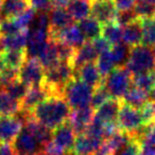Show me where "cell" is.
<instances>
[{"label": "cell", "mask_w": 155, "mask_h": 155, "mask_svg": "<svg viewBox=\"0 0 155 155\" xmlns=\"http://www.w3.org/2000/svg\"><path fill=\"white\" fill-rule=\"evenodd\" d=\"M70 106L63 96H50L31 112L32 117L47 129L53 131L68 121Z\"/></svg>", "instance_id": "cell-1"}, {"label": "cell", "mask_w": 155, "mask_h": 155, "mask_svg": "<svg viewBox=\"0 0 155 155\" xmlns=\"http://www.w3.org/2000/svg\"><path fill=\"white\" fill-rule=\"evenodd\" d=\"M94 88L85 84L78 78H73L64 87L63 97L72 110L89 106Z\"/></svg>", "instance_id": "cell-2"}, {"label": "cell", "mask_w": 155, "mask_h": 155, "mask_svg": "<svg viewBox=\"0 0 155 155\" xmlns=\"http://www.w3.org/2000/svg\"><path fill=\"white\" fill-rule=\"evenodd\" d=\"M103 85L113 99L120 100L132 86V73L125 66L116 67L106 78Z\"/></svg>", "instance_id": "cell-3"}, {"label": "cell", "mask_w": 155, "mask_h": 155, "mask_svg": "<svg viewBox=\"0 0 155 155\" xmlns=\"http://www.w3.org/2000/svg\"><path fill=\"white\" fill-rule=\"evenodd\" d=\"M125 67L132 75L154 70L155 63L152 49L143 45H138L130 49V55Z\"/></svg>", "instance_id": "cell-4"}, {"label": "cell", "mask_w": 155, "mask_h": 155, "mask_svg": "<svg viewBox=\"0 0 155 155\" xmlns=\"http://www.w3.org/2000/svg\"><path fill=\"white\" fill-rule=\"evenodd\" d=\"M116 123L120 131L127 133L130 136L135 134L138 130H140L143 127L140 110L123 103L120 106V110H119L118 116L116 119Z\"/></svg>", "instance_id": "cell-5"}, {"label": "cell", "mask_w": 155, "mask_h": 155, "mask_svg": "<svg viewBox=\"0 0 155 155\" xmlns=\"http://www.w3.org/2000/svg\"><path fill=\"white\" fill-rule=\"evenodd\" d=\"M45 70L37 58H26L19 68L18 80L28 87L41 86L44 82Z\"/></svg>", "instance_id": "cell-6"}, {"label": "cell", "mask_w": 155, "mask_h": 155, "mask_svg": "<svg viewBox=\"0 0 155 155\" xmlns=\"http://www.w3.org/2000/svg\"><path fill=\"white\" fill-rule=\"evenodd\" d=\"M12 146L16 155H35L41 151V144L26 127L21 129L19 134L13 140Z\"/></svg>", "instance_id": "cell-7"}, {"label": "cell", "mask_w": 155, "mask_h": 155, "mask_svg": "<svg viewBox=\"0 0 155 155\" xmlns=\"http://www.w3.org/2000/svg\"><path fill=\"white\" fill-rule=\"evenodd\" d=\"M95 116V110L91 106L71 110L69 114L68 123L71 125L75 135H81L86 132L87 127L91 123Z\"/></svg>", "instance_id": "cell-8"}, {"label": "cell", "mask_w": 155, "mask_h": 155, "mask_svg": "<svg viewBox=\"0 0 155 155\" xmlns=\"http://www.w3.org/2000/svg\"><path fill=\"white\" fill-rule=\"evenodd\" d=\"M49 38L53 39L55 41H62L64 44H67L70 47L74 48L75 50L78 48H80L86 41L78 25L75 24L70 25V26L66 27L65 29L58 31V32L49 33Z\"/></svg>", "instance_id": "cell-9"}, {"label": "cell", "mask_w": 155, "mask_h": 155, "mask_svg": "<svg viewBox=\"0 0 155 155\" xmlns=\"http://www.w3.org/2000/svg\"><path fill=\"white\" fill-rule=\"evenodd\" d=\"M117 12L112 0H94L91 16L103 25L116 21Z\"/></svg>", "instance_id": "cell-10"}, {"label": "cell", "mask_w": 155, "mask_h": 155, "mask_svg": "<svg viewBox=\"0 0 155 155\" xmlns=\"http://www.w3.org/2000/svg\"><path fill=\"white\" fill-rule=\"evenodd\" d=\"M49 41V33L43 30H30L29 29L28 41L26 46L27 58H37Z\"/></svg>", "instance_id": "cell-11"}, {"label": "cell", "mask_w": 155, "mask_h": 155, "mask_svg": "<svg viewBox=\"0 0 155 155\" xmlns=\"http://www.w3.org/2000/svg\"><path fill=\"white\" fill-rule=\"evenodd\" d=\"M103 140L91 137L87 134L77 135L74 143L69 153L74 155H94L101 147Z\"/></svg>", "instance_id": "cell-12"}, {"label": "cell", "mask_w": 155, "mask_h": 155, "mask_svg": "<svg viewBox=\"0 0 155 155\" xmlns=\"http://www.w3.org/2000/svg\"><path fill=\"white\" fill-rule=\"evenodd\" d=\"M22 121L14 116H0V141L12 143L22 129Z\"/></svg>", "instance_id": "cell-13"}, {"label": "cell", "mask_w": 155, "mask_h": 155, "mask_svg": "<svg viewBox=\"0 0 155 155\" xmlns=\"http://www.w3.org/2000/svg\"><path fill=\"white\" fill-rule=\"evenodd\" d=\"M50 97L48 91L43 86L29 87L26 95L20 100V110L25 113H31L41 102Z\"/></svg>", "instance_id": "cell-14"}, {"label": "cell", "mask_w": 155, "mask_h": 155, "mask_svg": "<svg viewBox=\"0 0 155 155\" xmlns=\"http://www.w3.org/2000/svg\"><path fill=\"white\" fill-rule=\"evenodd\" d=\"M74 77L94 89L101 86L103 84L104 80L103 78L101 77V74H100L95 62L85 64L83 66H81L79 69H77L74 71Z\"/></svg>", "instance_id": "cell-15"}, {"label": "cell", "mask_w": 155, "mask_h": 155, "mask_svg": "<svg viewBox=\"0 0 155 155\" xmlns=\"http://www.w3.org/2000/svg\"><path fill=\"white\" fill-rule=\"evenodd\" d=\"M75 137H77V135H75L71 125L68 123V121L52 131V140L58 147L64 149L67 153L70 152L72 149Z\"/></svg>", "instance_id": "cell-16"}, {"label": "cell", "mask_w": 155, "mask_h": 155, "mask_svg": "<svg viewBox=\"0 0 155 155\" xmlns=\"http://www.w3.org/2000/svg\"><path fill=\"white\" fill-rule=\"evenodd\" d=\"M120 106H121L120 100H116L110 98L105 103L102 104L99 108L96 110L94 118L97 119L98 121H100L103 124L110 123V122H116Z\"/></svg>", "instance_id": "cell-17"}, {"label": "cell", "mask_w": 155, "mask_h": 155, "mask_svg": "<svg viewBox=\"0 0 155 155\" xmlns=\"http://www.w3.org/2000/svg\"><path fill=\"white\" fill-rule=\"evenodd\" d=\"M98 58V53L96 52L95 48H94L91 41H86L80 48H78L75 50L74 56H73L72 61H71V66H72L73 70H77L81 66L88 63L96 62Z\"/></svg>", "instance_id": "cell-18"}, {"label": "cell", "mask_w": 155, "mask_h": 155, "mask_svg": "<svg viewBox=\"0 0 155 155\" xmlns=\"http://www.w3.org/2000/svg\"><path fill=\"white\" fill-rule=\"evenodd\" d=\"M73 24V19L66 9H53L49 13V33H55Z\"/></svg>", "instance_id": "cell-19"}, {"label": "cell", "mask_w": 155, "mask_h": 155, "mask_svg": "<svg viewBox=\"0 0 155 155\" xmlns=\"http://www.w3.org/2000/svg\"><path fill=\"white\" fill-rule=\"evenodd\" d=\"M142 39V29L140 19L137 18L132 21L131 24L127 25L122 29V43L129 46L130 48L135 46L141 45Z\"/></svg>", "instance_id": "cell-20"}, {"label": "cell", "mask_w": 155, "mask_h": 155, "mask_svg": "<svg viewBox=\"0 0 155 155\" xmlns=\"http://www.w3.org/2000/svg\"><path fill=\"white\" fill-rule=\"evenodd\" d=\"M29 36V29L11 36H0V51L25 50Z\"/></svg>", "instance_id": "cell-21"}, {"label": "cell", "mask_w": 155, "mask_h": 155, "mask_svg": "<svg viewBox=\"0 0 155 155\" xmlns=\"http://www.w3.org/2000/svg\"><path fill=\"white\" fill-rule=\"evenodd\" d=\"M28 8V0H2L0 8V16L2 19L15 18Z\"/></svg>", "instance_id": "cell-22"}, {"label": "cell", "mask_w": 155, "mask_h": 155, "mask_svg": "<svg viewBox=\"0 0 155 155\" xmlns=\"http://www.w3.org/2000/svg\"><path fill=\"white\" fill-rule=\"evenodd\" d=\"M93 2L94 0H71L70 5L67 8V12L73 21H80L91 16Z\"/></svg>", "instance_id": "cell-23"}, {"label": "cell", "mask_w": 155, "mask_h": 155, "mask_svg": "<svg viewBox=\"0 0 155 155\" xmlns=\"http://www.w3.org/2000/svg\"><path fill=\"white\" fill-rule=\"evenodd\" d=\"M121 102L134 108L140 110L144 104L149 102V94L132 85L122 97Z\"/></svg>", "instance_id": "cell-24"}, {"label": "cell", "mask_w": 155, "mask_h": 155, "mask_svg": "<svg viewBox=\"0 0 155 155\" xmlns=\"http://www.w3.org/2000/svg\"><path fill=\"white\" fill-rule=\"evenodd\" d=\"M27 55L25 50H7L0 51V66L10 67V68L19 69Z\"/></svg>", "instance_id": "cell-25"}, {"label": "cell", "mask_w": 155, "mask_h": 155, "mask_svg": "<svg viewBox=\"0 0 155 155\" xmlns=\"http://www.w3.org/2000/svg\"><path fill=\"white\" fill-rule=\"evenodd\" d=\"M78 27H79L81 33L83 34L86 41H91L101 36L102 25L91 16L80 20L78 24Z\"/></svg>", "instance_id": "cell-26"}, {"label": "cell", "mask_w": 155, "mask_h": 155, "mask_svg": "<svg viewBox=\"0 0 155 155\" xmlns=\"http://www.w3.org/2000/svg\"><path fill=\"white\" fill-rule=\"evenodd\" d=\"M37 60L41 63L44 70H48V69L52 68V67H54L55 65H58L60 63L55 41L49 38L47 46L44 49V51L41 53V55L37 58Z\"/></svg>", "instance_id": "cell-27"}, {"label": "cell", "mask_w": 155, "mask_h": 155, "mask_svg": "<svg viewBox=\"0 0 155 155\" xmlns=\"http://www.w3.org/2000/svg\"><path fill=\"white\" fill-rule=\"evenodd\" d=\"M20 103L3 89H0V116H14L19 114Z\"/></svg>", "instance_id": "cell-28"}, {"label": "cell", "mask_w": 155, "mask_h": 155, "mask_svg": "<svg viewBox=\"0 0 155 155\" xmlns=\"http://www.w3.org/2000/svg\"><path fill=\"white\" fill-rule=\"evenodd\" d=\"M132 85L146 93H150L155 87V69L132 75Z\"/></svg>", "instance_id": "cell-29"}, {"label": "cell", "mask_w": 155, "mask_h": 155, "mask_svg": "<svg viewBox=\"0 0 155 155\" xmlns=\"http://www.w3.org/2000/svg\"><path fill=\"white\" fill-rule=\"evenodd\" d=\"M122 26L117 21H113L102 26L101 36L105 38L112 46L122 43Z\"/></svg>", "instance_id": "cell-30"}, {"label": "cell", "mask_w": 155, "mask_h": 155, "mask_svg": "<svg viewBox=\"0 0 155 155\" xmlns=\"http://www.w3.org/2000/svg\"><path fill=\"white\" fill-rule=\"evenodd\" d=\"M142 29L141 45L147 47L155 46V18H144L140 19Z\"/></svg>", "instance_id": "cell-31"}, {"label": "cell", "mask_w": 155, "mask_h": 155, "mask_svg": "<svg viewBox=\"0 0 155 155\" xmlns=\"http://www.w3.org/2000/svg\"><path fill=\"white\" fill-rule=\"evenodd\" d=\"M130 49L131 48L125 44L120 43L118 45H115L112 47L110 51V58L115 64V67H122L125 66L127 62V58L130 55Z\"/></svg>", "instance_id": "cell-32"}, {"label": "cell", "mask_w": 155, "mask_h": 155, "mask_svg": "<svg viewBox=\"0 0 155 155\" xmlns=\"http://www.w3.org/2000/svg\"><path fill=\"white\" fill-rule=\"evenodd\" d=\"M131 140H132V137L129 134L124 133V132L119 130L114 135H112L110 137H108L107 139L103 140V141H104V143L108 147V149L112 151V153H114V152H116L117 150L121 149L122 147H124L127 143H129Z\"/></svg>", "instance_id": "cell-33"}, {"label": "cell", "mask_w": 155, "mask_h": 155, "mask_svg": "<svg viewBox=\"0 0 155 155\" xmlns=\"http://www.w3.org/2000/svg\"><path fill=\"white\" fill-rule=\"evenodd\" d=\"M29 87L27 85H25L22 82H20L19 80H15L14 82L10 83L9 85H7L5 87H3V91L7 94H9L13 99L17 100L18 102H20V100L24 98V96L26 95L27 91Z\"/></svg>", "instance_id": "cell-34"}, {"label": "cell", "mask_w": 155, "mask_h": 155, "mask_svg": "<svg viewBox=\"0 0 155 155\" xmlns=\"http://www.w3.org/2000/svg\"><path fill=\"white\" fill-rule=\"evenodd\" d=\"M97 68L99 70L100 74L101 77L103 78H106L113 70H114L116 67H115V64L113 62L112 58H110V52L107 53H104V54H101V55L98 56L97 58Z\"/></svg>", "instance_id": "cell-35"}, {"label": "cell", "mask_w": 155, "mask_h": 155, "mask_svg": "<svg viewBox=\"0 0 155 155\" xmlns=\"http://www.w3.org/2000/svg\"><path fill=\"white\" fill-rule=\"evenodd\" d=\"M110 98L112 97H110V94L107 93V91L105 89L104 85L102 84L101 86L94 89V93H93V96H91L89 106L95 110H97V108H99L102 104L105 103L107 100H110Z\"/></svg>", "instance_id": "cell-36"}, {"label": "cell", "mask_w": 155, "mask_h": 155, "mask_svg": "<svg viewBox=\"0 0 155 155\" xmlns=\"http://www.w3.org/2000/svg\"><path fill=\"white\" fill-rule=\"evenodd\" d=\"M136 17L139 19L144 18H154L155 15V5L143 2H136L135 7L133 9Z\"/></svg>", "instance_id": "cell-37"}, {"label": "cell", "mask_w": 155, "mask_h": 155, "mask_svg": "<svg viewBox=\"0 0 155 155\" xmlns=\"http://www.w3.org/2000/svg\"><path fill=\"white\" fill-rule=\"evenodd\" d=\"M35 13H36V11L33 10L31 7H29L21 14H19L17 17L14 18V20L16 21V24L19 27L20 30H28L30 28L33 18L35 16Z\"/></svg>", "instance_id": "cell-38"}, {"label": "cell", "mask_w": 155, "mask_h": 155, "mask_svg": "<svg viewBox=\"0 0 155 155\" xmlns=\"http://www.w3.org/2000/svg\"><path fill=\"white\" fill-rule=\"evenodd\" d=\"M30 28L31 30H49V13L48 12H36Z\"/></svg>", "instance_id": "cell-39"}, {"label": "cell", "mask_w": 155, "mask_h": 155, "mask_svg": "<svg viewBox=\"0 0 155 155\" xmlns=\"http://www.w3.org/2000/svg\"><path fill=\"white\" fill-rule=\"evenodd\" d=\"M19 27L17 26L14 18H9V19L1 20L0 24V36H11L15 35L17 33L21 32Z\"/></svg>", "instance_id": "cell-40"}, {"label": "cell", "mask_w": 155, "mask_h": 155, "mask_svg": "<svg viewBox=\"0 0 155 155\" xmlns=\"http://www.w3.org/2000/svg\"><path fill=\"white\" fill-rule=\"evenodd\" d=\"M55 43H56V50H58L60 62L71 63V61H72L75 53L74 48L70 47L69 45L62 43V41H55Z\"/></svg>", "instance_id": "cell-41"}, {"label": "cell", "mask_w": 155, "mask_h": 155, "mask_svg": "<svg viewBox=\"0 0 155 155\" xmlns=\"http://www.w3.org/2000/svg\"><path fill=\"white\" fill-rule=\"evenodd\" d=\"M139 142L132 139L129 143H127L124 147H122L121 149L113 153V155H138L139 154Z\"/></svg>", "instance_id": "cell-42"}, {"label": "cell", "mask_w": 155, "mask_h": 155, "mask_svg": "<svg viewBox=\"0 0 155 155\" xmlns=\"http://www.w3.org/2000/svg\"><path fill=\"white\" fill-rule=\"evenodd\" d=\"M91 44H93L94 48H95L96 52L98 53V55H101V54L107 53V52L110 51L113 46L106 41L105 38H103L102 36L98 37V38L91 41Z\"/></svg>", "instance_id": "cell-43"}, {"label": "cell", "mask_w": 155, "mask_h": 155, "mask_svg": "<svg viewBox=\"0 0 155 155\" xmlns=\"http://www.w3.org/2000/svg\"><path fill=\"white\" fill-rule=\"evenodd\" d=\"M137 19L136 17L135 13L134 11H127V12H118L117 14V18H116V21L118 22L120 26H127V25L131 24L132 21Z\"/></svg>", "instance_id": "cell-44"}, {"label": "cell", "mask_w": 155, "mask_h": 155, "mask_svg": "<svg viewBox=\"0 0 155 155\" xmlns=\"http://www.w3.org/2000/svg\"><path fill=\"white\" fill-rule=\"evenodd\" d=\"M29 7H31L36 12H48L51 10L50 0H28Z\"/></svg>", "instance_id": "cell-45"}, {"label": "cell", "mask_w": 155, "mask_h": 155, "mask_svg": "<svg viewBox=\"0 0 155 155\" xmlns=\"http://www.w3.org/2000/svg\"><path fill=\"white\" fill-rule=\"evenodd\" d=\"M117 12L132 11L136 5L137 0H112Z\"/></svg>", "instance_id": "cell-46"}, {"label": "cell", "mask_w": 155, "mask_h": 155, "mask_svg": "<svg viewBox=\"0 0 155 155\" xmlns=\"http://www.w3.org/2000/svg\"><path fill=\"white\" fill-rule=\"evenodd\" d=\"M0 155H16L12 143H10V142H1L0 143Z\"/></svg>", "instance_id": "cell-47"}, {"label": "cell", "mask_w": 155, "mask_h": 155, "mask_svg": "<svg viewBox=\"0 0 155 155\" xmlns=\"http://www.w3.org/2000/svg\"><path fill=\"white\" fill-rule=\"evenodd\" d=\"M51 9H66L70 5L71 0H50Z\"/></svg>", "instance_id": "cell-48"}, {"label": "cell", "mask_w": 155, "mask_h": 155, "mask_svg": "<svg viewBox=\"0 0 155 155\" xmlns=\"http://www.w3.org/2000/svg\"><path fill=\"white\" fill-rule=\"evenodd\" d=\"M138 155H155V146L140 144L139 154Z\"/></svg>", "instance_id": "cell-49"}, {"label": "cell", "mask_w": 155, "mask_h": 155, "mask_svg": "<svg viewBox=\"0 0 155 155\" xmlns=\"http://www.w3.org/2000/svg\"><path fill=\"white\" fill-rule=\"evenodd\" d=\"M149 101L155 102V87L150 91V93H149Z\"/></svg>", "instance_id": "cell-50"}, {"label": "cell", "mask_w": 155, "mask_h": 155, "mask_svg": "<svg viewBox=\"0 0 155 155\" xmlns=\"http://www.w3.org/2000/svg\"><path fill=\"white\" fill-rule=\"evenodd\" d=\"M138 2L150 3V5H155V0H138Z\"/></svg>", "instance_id": "cell-51"}, {"label": "cell", "mask_w": 155, "mask_h": 155, "mask_svg": "<svg viewBox=\"0 0 155 155\" xmlns=\"http://www.w3.org/2000/svg\"><path fill=\"white\" fill-rule=\"evenodd\" d=\"M152 103V108H153V114H154V119H155V102H151Z\"/></svg>", "instance_id": "cell-52"}, {"label": "cell", "mask_w": 155, "mask_h": 155, "mask_svg": "<svg viewBox=\"0 0 155 155\" xmlns=\"http://www.w3.org/2000/svg\"><path fill=\"white\" fill-rule=\"evenodd\" d=\"M152 53H153V58H154V63H155V46H154V48H153V50H152Z\"/></svg>", "instance_id": "cell-53"}, {"label": "cell", "mask_w": 155, "mask_h": 155, "mask_svg": "<svg viewBox=\"0 0 155 155\" xmlns=\"http://www.w3.org/2000/svg\"><path fill=\"white\" fill-rule=\"evenodd\" d=\"M1 20H2V18H1V16H0V24H1Z\"/></svg>", "instance_id": "cell-54"}, {"label": "cell", "mask_w": 155, "mask_h": 155, "mask_svg": "<svg viewBox=\"0 0 155 155\" xmlns=\"http://www.w3.org/2000/svg\"><path fill=\"white\" fill-rule=\"evenodd\" d=\"M68 155H74V154H70V153H68Z\"/></svg>", "instance_id": "cell-55"}, {"label": "cell", "mask_w": 155, "mask_h": 155, "mask_svg": "<svg viewBox=\"0 0 155 155\" xmlns=\"http://www.w3.org/2000/svg\"><path fill=\"white\" fill-rule=\"evenodd\" d=\"M154 18H155V15H154Z\"/></svg>", "instance_id": "cell-56"}]
</instances>
